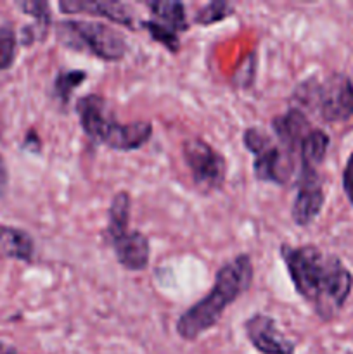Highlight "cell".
I'll list each match as a JSON object with an SVG mask.
<instances>
[{"label":"cell","instance_id":"cell-19","mask_svg":"<svg viewBox=\"0 0 353 354\" xmlns=\"http://www.w3.org/2000/svg\"><path fill=\"white\" fill-rule=\"evenodd\" d=\"M138 26H141L144 31H147L149 37H151L154 41H158V44H161L163 47L170 52V54L176 55L180 52V48H182L180 47L179 33L172 31L170 28L163 26V24L158 23V21L142 19V21H138Z\"/></svg>","mask_w":353,"mask_h":354},{"label":"cell","instance_id":"cell-10","mask_svg":"<svg viewBox=\"0 0 353 354\" xmlns=\"http://www.w3.org/2000/svg\"><path fill=\"white\" fill-rule=\"evenodd\" d=\"M244 332L260 354H294V342L279 330L277 322L269 315H251L244 322Z\"/></svg>","mask_w":353,"mask_h":354},{"label":"cell","instance_id":"cell-9","mask_svg":"<svg viewBox=\"0 0 353 354\" xmlns=\"http://www.w3.org/2000/svg\"><path fill=\"white\" fill-rule=\"evenodd\" d=\"M296 197L291 207V218L296 227H310L325 204L324 187L317 169L300 168L296 175Z\"/></svg>","mask_w":353,"mask_h":354},{"label":"cell","instance_id":"cell-3","mask_svg":"<svg viewBox=\"0 0 353 354\" xmlns=\"http://www.w3.org/2000/svg\"><path fill=\"white\" fill-rule=\"evenodd\" d=\"M76 116L83 133L92 142L106 145L111 151L130 152L144 147L152 137L151 121L120 123L107 111V102L99 93H87L76 100Z\"/></svg>","mask_w":353,"mask_h":354},{"label":"cell","instance_id":"cell-13","mask_svg":"<svg viewBox=\"0 0 353 354\" xmlns=\"http://www.w3.org/2000/svg\"><path fill=\"white\" fill-rule=\"evenodd\" d=\"M33 256L35 242L28 232L0 225V261L16 259V261L31 263Z\"/></svg>","mask_w":353,"mask_h":354},{"label":"cell","instance_id":"cell-12","mask_svg":"<svg viewBox=\"0 0 353 354\" xmlns=\"http://www.w3.org/2000/svg\"><path fill=\"white\" fill-rule=\"evenodd\" d=\"M273 135L277 138V144L282 145L289 154H293L298 161V151H300L301 142L308 135V131L314 128L310 118L303 111L296 107H289L286 113L273 116L270 121Z\"/></svg>","mask_w":353,"mask_h":354},{"label":"cell","instance_id":"cell-16","mask_svg":"<svg viewBox=\"0 0 353 354\" xmlns=\"http://www.w3.org/2000/svg\"><path fill=\"white\" fill-rule=\"evenodd\" d=\"M87 73L83 69H68L59 71L52 82V97L59 102L61 107H68L73 92L83 85L87 80Z\"/></svg>","mask_w":353,"mask_h":354},{"label":"cell","instance_id":"cell-8","mask_svg":"<svg viewBox=\"0 0 353 354\" xmlns=\"http://www.w3.org/2000/svg\"><path fill=\"white\" fill-rule=\"evenodd\" d=\"M182 158L194 187L203 196L224 189L228 171L227 159L213 145L203 138H185L182 142Z\"/></svg>","mask_w":353,"mask_h":354},{"label":"cell","instance_id":"cell-2","mask_svg":"<svg viewBox=\"0 0 353 354\" xmlns=\"http://www.w3.org/2000/svg\"><path fill=\"white\" fill-rule=\"evenodd\" d=\"M255 268L251 256L242 252L221 265L215 273L210 292L183 311L175 324V332L182 341L194 342L221 320L228 306L244 296L253 286Z\"/></svg>","mask_w":353,"mask_h":354},{"label":"cell","instance_id":"cell-21","mask_svg":"<svg viewBox=\"0 0 353 354\" xmlns=\"http://www.w3.org/2000/svg\"><path fill=\"white\" fill-rule=\"evenodd\" d=\"M341 185L345 190V196L348 199V203L353 206V152L346 159L345 169H343L341 175Z\"/></svg>","mask_w":353,"mask_h":354},{"label":"cell","instance_id":"cell-7","mask_svg":"<svg viewBox=\"0 0 353 354\" xmlns=\"http://www.w3.org/2000/svg\"><path fill=\"white\" fill-rule=\"evenodd\" d=\"M242 145L253 154V175L258 182L286 187L296 175V158L263 128L249 127L242 131Z\"/></svg>","mask_w":353,"mask_h":354},{"label":"cell","instance_id":"cell-20","mask_svg":"<svg viewBox=\"0 0 353 354\" xmlns=\"http://www.w3.org/2000/svg\"><path fill=\"white\" fill-rule=\"evenodd\" d=\"M17 35L12 23L0 24V71L14 66L17 55Z\"/></svg>","mask_w":353,"mask_h":354},{"label":"cell","instance_id":"cell-23","mask_svg":"<svg viewBox=\"0 0 353 354\" xmlns=\"http://www.w3.org/2000/svg\"><path fill=\"white\" fill-rule=\"evenodd\" d=\"M9 189V169H7L6 159L0 156V197H3Z\"/></svg>","mask_w":353,"mask_h":354},{"label":"cell","instance_id":"cell-17","mask_svg":"<svg viewBox=\"0 0 353 354\" xmlns=\"http://www.w3.org/2000/svg\"><path fill=\"white\" fill-rule=\"evenodd\" d=\"M17 7L24 14L33 17V28L38 31L42 41H44L52 26V12L48 2H45V0H26V2H17Z\"/></svg>","mask_w":353,"mask_h":354},{"label":"cell","instance_id":"cell-15","mask_svg":"<svg viewBox=\"0 0 353 354\" xmlns=\"http://www.w3.org/2000/svg\"><path fill=\"white\" fill-rule=\"evenodd\" d=\"M145 7L152 12L154 21L170 28L175 33H183L190 28L185 14V6L182 2H176V0H154V2H145Z\"/></svg>","mask_w":353,"mask_h":354},{"label":"cell","instance_id":"cell-14","mask_svg":"<svg viewBox=\"0 0 353 354\" xmlns=\"http://www.w3.org/2000/svg\"><path fill=\"white\" fill-rule=\"evenodd\" d=\"M329 145H331V138L325 133L322 128L314 127L305 140L301 142L300 151H298V162L300 168H314L317 169L322 162L325 161L327 156Z\"/></svg>","mask_w":353,"mask_h":354},{"label":"cell","instance_id":"cell-24","mask_svg":"<svg viewBox=\"0 0 353 354\" xmlns=\"http://www.w3.org/2000/svg\"><path fill=\"white\" fill-rule=\"evenodd\" d=\"M0 354H17V351L14 346L6 344V342H0Z\"/></svg>","mask_w":353,"mask_h":354},{"label":"cell","instance_id":"cell-6","mask_svg":"<svg viewBox=\"0 0 353 354\" xmlns=\"http://www.w3.org/2000/svg\"><path fill=\"white\" fill-rule=\"evenodd\" d=\"M55 37L62 47L87 52L106 62L121 61L128 52L127 37L100 21L61 19L55 23Z\"/></svg>","mask_w":353,"mask_h":354},{"label":"cell","instance_id":"cell-4","mask_svg":"<svg viewBox=\"0 0 353 354\" xmlns=\"http://www.w3.org/2000/svg\"><path fill=\"white\" fill-rule=\"evenodd\" d=\"M291 102L322 123L336 124L353 120V80L339 71L301 80L291 93Z\"/></svg>","mask_w":353,"mask_h":354},{"label":"cell","instance_id":"cell-18","mask_svg":"<svg viewBox=\"0 0 353 354\" xmlns=\"http://www.w3.org/2000/svg\"><path fill=\"white\" fill-rule=\"evenodd\" d=\"M234 12L235 9L232 3L225 2V0H211L210 3L203 6L194 14L192 23L199 24V26H211V24L228 19L230 16H234Z\"/></svg>","mask_w":353,"mask_h":354},{"label":"cell","instance_id":"cell-5","mask_svg":"<svg viewBox=\"0 0 353 354\" xmlns=\"http://www.w3.org/2000/svg\"><path fill=\"white\" fill-rule=\"evenodd\" d=\"M132 197L127 190H120L111 199L107 209V227L102 239L113 249L116 261L127 272H144L151 259V244L142 232L130 230Z\"/></svg>","mask_w":353,"mask_h":354},{"label":"cell","instance_id":"cell-11","mask_svg":"<svg viewBox=\"0 0 353 354\" xmlns=\"http://www.w3.org/2000/svg\"><path fill=\"white\" fill-rule=\"evenodd\" d=\"M57 7L62 14H89V16L104 17L109 23L120 24L128 30H137L134 10L123 2H114V0H61Z\"/></svg>","mask_w":353,"mask_h":354},{"label":"cell","instance_id":"cell-1","mask_svg":"<svg viewBox=\"0 0 353 354\" xmlns=\"http://www.w3.org/2000/svg\"><path fill=\"white\" fill-rule=\"evenodd\" d=\"M279 254L298 296L322 322L334 320L353 290V275L341 259L311 244H282Z\"/></svg>","mask_w":353,"mask_h":354},{"label":"cell","instance_id":"cell-22","mask_svg":"<svg viewBox=\"0 0 353 354\" xmlns=\"http://www.w3.org/2000/svg\"><path fill=\"white\" fill-rule=\"evenodd\" d=\"M24 149L35 152V154H38V152H40V149H42L40 137H38L37 131L35 130H30L26 133V138H24Z\"/></svg>","mask_w":353,"mask_h":354}]
</instances>
